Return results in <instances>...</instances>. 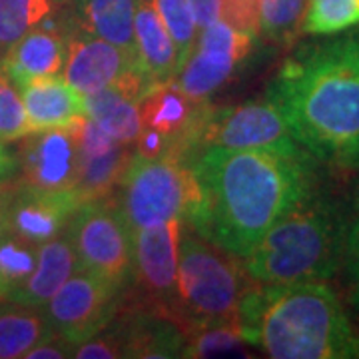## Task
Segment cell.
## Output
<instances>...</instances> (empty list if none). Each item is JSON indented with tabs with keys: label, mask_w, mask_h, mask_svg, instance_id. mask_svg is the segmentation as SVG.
Masks as SVG:
<instances>
[{
	"label": "cell",
	"mask_w": 359,
	"mask_h": 359,
	"mask_svg": "<svg viewBox=\"0 0 359 359\" xmlns=\"http://www.w3.org/2000/svg\"><path fill=\"white\" fill-rule=\"evenodd\" d=\"M313 160L304 148L210 146L190 162L198 204L186 222L224 252L245 257L278 219L313 194Z\"/></svg>",
	"instance_id": "obj_1"
},
{
	"label": "cell",
	"mask_w": 359,
	"mask_h": 359,
	"mask_svg": "<svg viewBox=\"0 0 359 359\" xmlns=\"http://www.w3.org/2000/svg\"><path fill=\"white\" fill-rule=\"evenodd\" d=\"M297 144L335 168H359V30L309 44L268 90Z\"/></svg>",
	"instance_id": "obj_2"
},
{
	"label": "cell",
	"mask_w": 359,
	"mask_h": 359,
	"mask_svg": "<svg viewBox=\"0 0 359 359\" xmlns=\"http://www.w3.org/2000/svg\"><path fill=\"white\" fill-rule=\"evenodd\" d=\"M238 323L269 358H359V337L337 294L323 282L256 285L245 295Z\"/></svg>",
	"instance_id": "obj_3"
},
{
	"label": "cell",
	"mask_w": 359,
	"mask_h": 359,
	"mask_svg": "<svg viewBox=\"0 0 359 359\" xmlns=\"http://www.w3.org/2000/svg\"><path fill=\"white\" fill-rule=\"evenodd\" d=\"M346 236L344 212L330 198L311 194L262 236L242 264L262 287L325 282L344 262Z\"/></svg>",
	"instance_id": "obj_4"
},
{
	"label": "cell",
	"mask_w": 359,
	"mask_h": 359,
	"mask_svg": "<svg viewBox=\"0 0 359 359\" xmlns=\"http://www.w3.org/2000/svg\"><path fill=\"white\" fill-rule=\"evenodd\" d=\"M256 285L245 273L242 257L208 242L184 222L172 321L178 323L186 337L208 325L238 323L245 295Z\"/></svg>",
	"instance_id": "obj_5"
},
{
	"label": "cell",
	"mask_w": 359,
	"mask_h": 359,
	"mask_svg": "<svg viewBox=\"0 0 359 359\" xmlns=\"http://www.w3.org/2000/svg\"><path fill=\"white\" fill-rule=\"evenodd\" d=\"M118 198L130 230L188 219L198 204V184L190 162L132 154L118 182Z\"/></svg>",
	"instance_id": "obj_6"
},
{
	"label": "cell",
	"mask_w": 359,
	"mask_h": 359,
	"mask_svg": "<svg viewBox=\"0 0 359 359\" xmlns=\"http://www.w3.org/2000/svg\"><path fill=\"white\" fill-rule=\"evenodd\" d=\"M212 110L214 106L208 100L188 96L174 80L148 84L138 98L140 134L134 144L136 154L192 162Z\"/></svg>",
	"instance_id": "obj_7"
},
{
	"label": "cell",
	"mask_w": 359,
	"mask_h": 359,
	"mask_svg": "<svg viewBox=\"0 0 359 359\" xmlns=\"http://www.w3.org/2000/svg\"><path fill=\"white\" fill-rule=\"evenodd\" d=\"M66 233L74 248L78 269L102 278L122 292L132 283V230L112 194L78 205Z\"/></svg>",
	"instance_id": "obj_8"
},
{
	"label": "cell",
	"mask_w": 359,
	"mask_h": 359,
	"mask_svg": "<svg viewBox=\"0 0 359 359\" xmlns=\"http://www.w3.org/2000/svg\"><path fill=\"white\" fill-rule=\"evenodd\" d=\"M120 302L122 290L94 273L76 269L42 311L52 332L78 346L114 320Z\"/></svg>",
	"instance_id": "obj_9"
},
{
	"label": "cell",
	"mask_w": 359,
	"mask_h": 359,
	"mask_svg": "<svg viewBox=\"0 0 359 359\" xmlns=\"http://www.w3.org/2000/svg\"><path fill=\"white\" fill-rule=\"evenodd\" d=\"M186 219H170L160 226L132 230L134 273L132 283L138 290L146 309L172 320L176 302L180 236Z\"/></svg>",
	"instance_id": "obj_10"
},
{
	"label": "cell",
	"mask_w": 359,
	"mask_h": 359,
	"mask_svg": "<svg viewBox=\"0 0 359 359\" xmlns=\"http://www.w3.org/2000/svg\"><path fill=\"white\" fill-rule=\"evenodd\" d=\"M254 36L231 28L222 18L202 28L192 54L178 70L174 82L182 92L198 100H208L244 65L254 48Z\"/></svg>",
	"instance_id": "obj_11"
},
{
	"label": "cell",
	"mask_w": 359,
	"mask_h": 359,
	"mask_svg": "<svg viewBox=\"0 0 359 359\" xmlns=\"http://www.w3.org/2000/svg\"><path fill=\"white\" fill-rule=\"evenodd\" d=\"M210 146L245 150V148H302L294 138L280 108L271 100L245 102L230 108H214L205 122L200 148Z\"/></svg>",
	"instance_id": "obj_12"
},
{
	"label": "cell",
	"mask_w": 359,
	"mask_h": 359,
	"mask_svg": "<svg viewBox=\"0 0 359 359\" xmlns=\"http://www.w3.org/2000/svg\"><path fill=\"white\" fill-rule=\"evenodd\" d=\"M2 184L4 228L30 244H44L62 233L82 204L78 192H48L25 180H8Z\"/></svg>",
	"instance_id": "obj_13"
},
{
	"label": "cell",
	"mask_w": 359,
	"mask_h": 359,
	"mask_svg": "<svg viewBox=\"0 0 359 359\" xmlns=\"http://www.w3.org/2000/svg\"><path fill=\"white\" fill-rule=\"evenodd\" d=\"M20 148V178L48 192H76V122L62 128L30 132Z\"/></svg>",
	"instance_id": "obj_14"
},
{
	"label": "cell",
	"mask_w": 359,
	"mask_h": 359,
	"mask_svg": "<svg viewBox=\"0 0 359 359\" xmlns=\"http://www.w3.org/2000/svg\"><path fill=\"white\" fill-rule=\"evenodd\" d=\"M78 184L82 202L110 196L132 158V144L114 140L90 118L76 122Z\"/></svg>",
	"instance_id": "obj_15"
},
{
	"label": "cell",
	"mask_w": 359,
	"mask_h": 359,
	"mask_svg": "<svg viewBox=\"0 0 359 359\" xmlns=\"http://www.w3.org/2000/svg\"><path fill=\"white\" fill-rule=\"evenodd\" d=\"M138 68L136 58L108 40L74 30L66 34L65 78L86 98Z\"/></svg>",
	"instance_id": "obj_16"
},
{
	"label": "cell",
	"mask_w": 359,
	"mask_h": 359,
	"mask_svg": "<svg viewBox=\"0 0 359 359\" xmlns=\"http://www.w3.org/2000/svg\"><path fill=\"white\" fill-rule=\"evenodd\" d=\"M148 86L140 68L86 96V116L114 140L136 144L140 134L138 98Z\"/></svg>",
	"instance_id": "obj_17"
},
{
	"label": "cell",
	"mask_w": 359,
	"mask_h": 359,
	"mask_svg": "<svg viewBox=\"0 0 359 359\" xmlns=\"http://www.w3.org/2000/svg\"><path fill=\"white\" fill-rule=\"evenodd\" d=\"M66 60V32L52 26L48 16L26 32L0 60V70L16 88L40 76L60 74Z\"/></svg>",
	"instance_id": "obj_18"
},
{
	"label": "cell",
	"mask_w": 359,
	"mask_h": 359,
	"mask_svg": "<svg viewBox=\"0 0 359 359\" xmlns=\"http://www.w3.org/2000/svg\"><path fill=\"white\" fill-rule=\"evenodd\" d=\"M18 90L32 132L72 126L78 120L88 118L86 98L60 74L34 78Z\"/></svg>",
	"instance_id": "obj_19"
},
{
	"label": "cell",
	"mask_w": 359,
	"mask_h": 359,
	"mask_svg": "<svg viewBox=\"0 0 359 359\" xmlns=\"http://www.w3.org/2000/svg\"><path fill=\"white\" fill-rule=\"evenodd\" d=\"M116 323L122 334L124 358H184L188 337L166 316L142 309Z\"/></svg>",
	"instance_id": "obj_20"
},
{
	"label": "cell",
	"mask_w": 359,
	"mask_h": 359,
	"mask_svg": "<svg viewBox=\"0 0 359 359\" xmlns=\"http://www.w3.org/2000/svg\"><path fill=\"white\" fill-rule=\"evenodd\" d=\"M134 40H136V62L148 80L168 82L178 74V50L156 13L152 0H138L134 18Z\"/></svg>",
	"instance_id": "obj_21"
},
{
	"label": "cell",
	"mask_w": 359,
	"mask_h": 359,
	"mask_svg": "<svg viewBox=\"0 0 359 359\" xmlns=\"http://www.w3.org/2000/svg\"><path fill=\"white\" fill-rule=\"evenodd\" d=\"M78 269V259L66 230L39 245L36 266L11 302L42 309Z\"/></svg>",
	"instance_id": "obj_22"
},
{
	"label": "cell",
	"mask_w": 359,
	"mask_h": 359,
	"mask_svg": "<svg viewBox=\"0 0 359 359\" xmlns=\"http://www.w3.org/2000/svg\"><path fill=\"white\" fill-rule=\"evenodd\" d=\"M136 8L138 0H74L70 20L74 30L108 40L136 58Z\"/></svg>",
	"instance_id": "obj_23"
},
{
	"label": "cell",
	"mask_w": 359,
	"mask_h": 359,
	"mask_svg": "<svg viewBox=\"0 0 359 359\" xmlns=\"http://www.w3.org/2000/svg\"><path fill=\"white\" fill-rule=\"evenodd\" d=\"M50 332L42 309L18 302H0V359H25Z\"/></svg>",
	"instance_id": "obj_24"
},
{
	"label": "cell",
	"mask_w": 359,
	"mask_h": 359,
	"mask_svg": "<svg viewBox=\"0 0 359 359\" xmlns=\"http://www.w3.org/2000/svg\"><path fill=\"white\" fill-rule=\"evenodd\" d=\"M39 245L11 230L0 233V302H11L36 266Z\"/></svg>",
	"instance_id": "obj_25"
},
{
	"label": "cell",
	"mask_w": 359,
	"mask_h": 359,
	"mask_svg": "<svg viewBox=\"0 0 359 359\" xmlns=\"http://www.w3.org/2000/svg\"><path fill=\"white\" fill-rule=\"evenodd\" d=\"M52 0H0V60L18 40L52 16Z\"/></svg>",
	"instance_id": "obj_26"
},
{
	"label": "cell",
	"mask_w": 359,
	"mask_h": 359,
	"mask_svg": "<svg viewBox=\"0 0 359 359\" xmlns=\"http://www.w3.org/2000/svg\"><path fill=\"white\" fill-rule=\"evenodd\" d=\"M359 26V0H309L302 30L311 36H334Z\"/></svg>",
	"instance_id": "obj_27"
},
{
	"label": "cell",
	"mask_w": 359,
	"mask_h": 359,
	"mask_svg": "<svg viewBox=\"0 0 359 359\" xmlns=\"http://www.w3.org/2000/svg\"><path fill=\"white\" fill-rule=\"evenodd\" d=\"M308 0H257L259 32L273 42H290L302 28Z\"/></svg>",
	"instance_id": "obj_28"
},
{
	"label": "cell",
	"mask_w": 359,
	"mask_h": 359,
	"mask_svg": "<svg viewBox=\"0 0 359 359\" xmlns=\"http://www.w3.org/2000/svg\"><path fill=\"white\" fill-rule=\"evenodd\" d=\"M245 344L252 346L250 337L238 323H224V325H208L200 327L188 335L184 358H210V355H224L233 349H240Z\"/></svg>",
	"instance_id": "obj_29"
},
{
	"label": "cell",
	"mask_w": 359,
	"mask_h": 359,
	"mask_svg": "<svg viewBox=\"0 0 359 359\" xmlns=\"http://www.w3.org/2000/svg\"><path fill=\"white\" fill-rule=\"evenodd\" d=\"M152 4L176 44L180 70L188 60V56L192 54L198 40V26L194 22L188 0H152Z\"/></svg>",
	"instance_id": "obj_30"
},
{
	"label": "cell",
	"mask_w": 359,
	"mask_h": 359,
	"mask_svg": "<svg viewBox=\"0 0 359 359\" xmlns=\"http://www.w3.org/2000/svg\"><path fill=\"white\" fill-rule=\"evenodd\" d=\"M32 132L18 88L0 70V142L20 140Z\"/></svg>",
	"instance_id": "obj_31"
},
{
	"label": "cell",
	"mask_w": 359,
	"mask_h": 359,
	"mask_svg": "<svg viewBox=\"0 0 359 359\" xmlns=\"http://www.w3.org/2000/svg\"><path fill=\"white\" fill-rule=\"evenodd\" d=\"M219 18L231 28L256 39L259 32L257 25V0H222Z\"/></svg>",
	"instance_id": "obj_32"
},
{
	"label": "cell",
	"mask_w": 359,
	"mask_h": 359,
	"mask_svg": "<svg viewBox=\"0 0 359 359\" xmlns=\"http://www.w3.org/2000/svg\"><path fill=\"white\" fill-rule=\"evenodd\" d=\"M346 269L351 283V302L359 306V190L353 208V218L347 222L346 236Z\"/></svg>",
	"instance_id": "obj_33"
},
{
	"label": "cell",
	"mask_w": 359,
	"mask_h": 359,
	"mask_svg": "<svg viewBox=\"0 0 359 359\" xmlns=\"http://www.w3.org/2000/svg\"><path fill=\"white\" fill-rule=\"evenodd\" d=\"M74 349L76 346L72 341H68L56 332H50L46 337H42L36 346L32 347L25 359H66L74 358Z\"/></svg>",
	"instance_id": "obj_34"
},
{
	"label": "cell",
	"mask_w": 359,
	"mask_h": 359,
	"mask_svg": "<svg viewBox=\"0 0 359 359\" xmlns=\"http://www.w3.org/2000/svg\"><path fill=\"white\" fill-rule=\"evenodd\" d=\"M188 6L194 16V22L198 26V32L212 22L219 20L222 0H188Z\"/></svg>",
	"instance_id": "obj_35"
},
{
	"label": "cell",
	"mask_w": 359,
	"mask_h": 359,
	"mask_svg": "<svg viewBox=\"0 0 359 359\" xmlns=\"http://www.w3.org/2000/svg\"><path fill=\"white\" fill-rule=\"evenodd\" d=\"M13 168L14 160L11 158V154L4 150V146H2V142H0V180H4V176H6Z\"/></svg>",
	"instance_id": "obj_36"
},
{
	"label": "cell",
	"mask_w": 359,
	"mask_h": 359,
	"mask_svg": "<svg viewBox=\"0 0 359 359\" xmlns=\"http://www.w3.org/2000/svg\"><path fill=\"white\" fill-rule=\"evenodd\" d=\"M2 231H4V205H2V184H0V233Z\"/></svg>",
	"instance_id": "obj_37"
},
{
	"label": "cell",
	"mask_w": 359,
	"mask_h": 359,
	"mask_svg": "<svg viewBox=\"0 0 359 359\" xmlns=\"http://www.w3.org/2000/svg\"><path fill=\"white\" fill-rule=\"evenodd\" d=\"M68 2H72V0H52V4H54V6H65V4H68Z\"/></svg>",
	"instance_id": "obj_38"
}]
</instances>
